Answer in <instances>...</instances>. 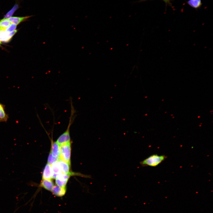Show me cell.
<instances>
[{
	"label": "cell",
	"instance_id": "1",
	"mask_svg": "<svg viewBox=\"0 0 213 213\" xmlns=\"http://www.w3.org/2000/svg\"><path fill=\"white\" fill-rule=\"evenodd\" d=\"M70 105V114L67 127L66 130L58 137L56 141L59 145L71 142L70 128L75 117V111L71 99Z\"/></svg>",
	"mask_w": 213,
	"mask_h": 213
},
{
	"label": "cell",
	"instance_id": "2",
	"mask_svg": "<svg viewBox=\"0 0 213 213\" xmlns=\"http://www.w3.org/2000/svg\"><path fill=\"white\" fill-rule=\"evenodd\" d=\"M165 155H159L157 154L152 155L140 162V164L143 167H156L167 159Z\"/></svg>",
	"mask_w": 213,
	"mask_h": 213
},
{
	"label": "cell",
	"instance_id": "3",
	"mask_svg": "<svg viewBox=\"0 0 213 213\" xmlns=\"http://www.w3.org/2000/svg\"><path fill=\"white\" fill-rule=\"evenodd\" d=\"M71 142L60 145V159L71 165Z\"/></svg>",
	"mask_w": 213,
	"mask_h": 213
},
{
	"label": "cell",
	"instance_id": "4",
	"mask_svg": "<svg viewBox=\"0 0 213 213\" xmlns=\"http://www.w3.org/2000/svg\"><path fill=\"white\" fill-rule=\"evenodd\" d=\"M73 172L69 174H62L55 178V183L59 186L66 187L69 179L71 175H74Z\"/></svg>",
	"mask_w": 213,
	"mask_h": 213
},
{
	"label": "cell",
	"instance_id": "5",
	"mask_svg": "<svg viewBox=\"0 0 213 213\" xmlns=\"http://www.w3.org/2000/svg\"><path fill=\"white\" fill-rule=\"evenodd\" d=\"M17 30H16L12 32L8 33L5 30H1L0 31V42L5 43L9 42L17 32Z\"/></svg>",
	"mask_w": 213,
	"mask_h": 213
},
{
	"label": "cell",
	"instance_id": "6",
	"mask_svg": "<svg viewBox=\"0 0 213 213\" xmlns=\"http://www.w3.org/2000/svg\"><path fill=\"white\" fill-rule=\"evenodd\" d=\"M51 192L53 194L57 197L64 196L66 192V187H63L57 185H54Z\"/></svg>",
	"mask_w": 213,
	"mask_h": 213
},
{
	"label": "cell",
	"instance_id": "7",
	"mask_svg": "<svg viewBox=\"0 0 213 213\" xmlns=\"http://www.w3.org/2000/svg\"><path fill=\"white\" fill-rule=\"evenodd\" d=\"M55 157L60 159V145L57 142L51 140V149L50 152Z\"/></svg>",
	"mask_w": 213,
	"mask_h": 213
},
{
	"label": "cell",
	"instance_id": "8",
	"mask_svg": "<svg viewBox=\"0 0 213 213\" xmlns=\"http://www.w3.org/2000/svg\"><path fill=\"white\" fill-rule=\"evenodd\" d=\"M52 176L51 165L47 163L43 172L42 179L51 180L53 178Z\"/></svg>",
	"mask_w": 213,
	"mask_h": 213
},
{
	"label": "cell",
	"instance_id": "9",
	"mask_svg": "<svg viewBox=\"0 0 213 213\" xmlns=\"http://www.w3.org/2000/svg\"><path fill=\"white\" fill-rule=\"evenodd\" d=\"M53 174V178L55 179L62 174L60 167L58 161H57L51 165Z\"/></svg>",
	"mask_w": 213,
	"mask_h": 213
},
{
	"label": "cell",
	"instance_id": "10",
	"mask_svg": "<svg viewBox=\"0 0 213 213\" xmlns=\"http://www.w3.org/2000/svg\"><path fill=\"white\" fill-rule=\"evenodd\" d=\"M58 161L59 164L62 174H69L72 172H70L71 165L60 159Z\"/></svg>",
	"mask_w": 213,
	"mask_h": 213
},
{
	"label": "cell",
	"instance_id": "11",
	"mask_svg": "<svg viewBox=\"0 0 213 213\" xmlns=\"http://www.w3.org/2000/svg\"><path fill=\"white\" fill-rule=\"evenodd\" d=\"M54 185V183L51 180L42 179L40 186L51 191Z\"/></svg>",
	"mask_w": 213,
	"mask_h": 213
},
{
	"label": "cell",
	"instance_id": "12",
	"mask_svg": "<svg viewBox=\"0 0 213 213\" xmlns=\"http://www.w3.org/2000/svg\"><path fill=\"white\" fill-rule=\"evenodd\" d=\"M31 16L24 17H11L8 18L11 23L16 25H18L21 22L26 20Z\"/></svg>",
	"mask_w": 213,
	"mask_h": 213
},
{
	"label": "cell",
	"instance_id": "13",
	"mask_svg": "<svg viewBox=\"0 0 213 213\" xmlns=\"http://www.w3.org/2000/svg\"><path fill=\"white\" fill-rule=\"evenodd\" d=\"M8 118V116L6 113L4 106L0 103V122H7Z\"/></svg>",
	"mask_w": 213,
	"mask_h": 213
},
{
	"label": "cell",
	"instance_id": "14",
	"mask_svg": "<svg viewBox=\"0 0 213 213\" xmlns=\"http://www.w3.org/2000/svg\"><path fill=\"white\" fill-rule=\"evenodd\" d=\"M10 22L7 18H4L0 20V30H5L10 25Z\"/></svg>",
	"mask_w": 213,
	"mask_h": 213
},
{
	"label": "cell",
	"instance_id": "15",
	"mask_svg": "<svg viewBox=\"0 0 213 213\" xmlns=\"http://www.w3.org/2000/svg\"><path fill=\"white\" fill-rule=\"evenodd\" d=\"M187 3L191 7L195 9L199 8L201 5V0H189Z\"/></svg>",
	"mask_w": 213,
	"mask_h": 213
},
{
	"label": "cell",
	"instance_id": "16",
	"mask_svg": "<svg viewBox=\"0 0 213 213\" xmlns=\"http://www.w3.org/2000/svg\"><path fill=\"white\" fill-rule=\"evenodd\" d=\"M59 159V158H56L53 156L50 152L48 159L47 163L50 165H51L54 163L58 161Z\"/></svg>",
	"mask_w": 213,
	"mask_h": 213
},
{
	"label": "cell",
	"instance_id": "17",
	"mask_svg": "<svg viewBox=\"0 0 213 213\" xmlns=\"http://www.w3.org/2000/svg\"><path fill=\"white\" fill-rule=\"evenodd\" d=\"M16 28L17 25L11 23L5 30V31L8 33H11L16 30Z\"/></svg>",
	"mask_w": 213,
	"mask_h": 213
},
{
	"label": "cell",
	"instance_id": "18",
	"mask_svg": "<svg viewBox=\"0 0 213 213\" xmlns=\"http://www.w3.org/2000/svg\"><path fill=\"white\" fill-rule=\"evenodd\" d=\"M149 0H140L135 2V3H140L142 2L145 1ZM166 3H169L170 2V0H163Z\"/></svg>",
	"mask_w": 213,
	"mask_h": 213
},
{
	"label": "cell",
	"instance_id": "19",
	"mask_svg": "<svg viewBox=\"0 0 213 213\" xmlns=\"http://www.w3.org/2000/svg\"><path fill=\"white\" fill-rule=\"evenodd\" d=\"M1 30H0V31H1ZM1 42H0V46H1Z\"/></svg>",
	"mask_w": 213,
	"mask_h": 213
}]
</instances>
